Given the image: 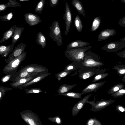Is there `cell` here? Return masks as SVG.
<instances>
[{
  "instance_id": "obj_46",
  "label": "cell",
  "mask_w": 125,
  "mask_h": 125,
  "mask_svg": "<svg viewBox=\"0 0 125 125\" xmlns=\"http://www.w3.org/2000/svg\"><path fill=\"white\" fill-rule=\"evenodd\" d=\"M116 54L120 57L125 58V50H124L123 51L118 52Z\"/></svg>"
},
{
  "instance_id": "obj_33",
  "label": "cell",
  "mask_w": 125,
  "mask_h": 125,
  "mask_svg": "<svg viewBox=\"0 0 125 125\" xmlns=\"http://www.w3.org/2000/svg\"><path fill=\"white\" fill-rule=\"evenodd\" d=\"M113 69L117 71L119 76H121L125 74V65H118L114 66Z\"/></svg>"
},
{
  "instance_id": "obj_28",
  "label": "cell",
  "mask_w": 125,
  "mask_h": 125,
  "mask_svg": "<svg viewBox=\"0 0 125 125\" xmlns=\"http://www.w3.org/2000/svg\"><path fill=\"white\" fill-rule=\"evenodd\" d=\"M83 94L82 92L78 93L72 91L61 94H58L56 95L64 96L67 97L73 98H80L82 99L81 96Z\"/></svg>"
},
{
  "instance_id": "obj_23",
  "label": "cell",
  "mask_w": 125,
  "mask_h": 125,
  "mask_svg": "<svg viewBox=\"0 0 125 125\" xmlns=\"http://www.w3.org/2000/svg\"><path fill=\"white\" fill-rule=\"evenodd\" d=\"M18 72V75L13 79L12 82L16 81L20 78L30 77L40 73L29 72L25 71H20L19 70Z\"/></svg>"
},
{
  "instance_id": "obj_41",
  "label": "cell",
  "mask_w": 125,
  "mask_h": 125,
  "mask_svg": "<svg viewBox=\"0 0 125 125\" xmlns=\"http://www.w3.org/2000/svg\"><path fill=\"white\" fill-rule=\"evenodd\" d=\"M25 91L27 94L36 93L42 92L40 89L38 88H31L30 89H26Z\"/></svg>"
},
{
  "instance_id": "obj_6",
  "label": "cell",
  "mask_w": 125,
  "mask_h": 125,
  "mask_svg": "<svg viewBox=\"0 0 125 125\" xmlns=\"http://www.w3.org/2000/svg\"><path fill=\"white\" fill-rule=\"evenodd\" d=\"M105 70L97 69L93 68L82 67L78 72L79 73L78 77L81 79L85 80L87 79L94 75L104 73Z\"/></svg>"
},
{
  "instance_id": "obj_12",
  "label": "cell",
  "mask_w": 125,
  "mask_h": 125,
  "mask_svg": "<svg viewBox=\"0 0 125 125\" xmlns=\"http://www.w3.org/2000/svg\"><path fill=\"white\" fill-rule=\"evenodd\" d=\"M51 73L48 72H44L29 81L26 83L17 87L18 88H23L32 85L40 81L51 74Z\"/></svg>"
},
{
  "instance_id": "obj_8",
  "label": "cell",
  "mask_w": 125,
  "mask_h": 125,
  "mask_svg": "<svg viewBox=\"0 0 125 125\" xmlns=\"http://www.w3.org/2000/svg\"><path fill=\"white\" fill-rule=\"evenodd\" d=\"M125 47V42L118 41L108 43L101 48L108 52H116Z\"/></svg>"
},
{
  "instance_id": "obj_34",
  "label": "cell",
  "mask_w": 125,
  "mask_h": 125,
  "mask_svg": "<svg viewBox=\"0 0 125 125\" xmlns=\"http://www.w3.org/2000/svg\"><path fill=\"white\" fill-rule=\"evenodd\" d=\"M45 2V0H40L35 7V11L40 13L42 11Z\"/></svg>"
},
{
  "instance_id": "obj_27",
  "label": "cell",
  "mask_w": 125,
  "mask_h": 125,
  "mask_svg": "<svg viewBox=\"0 0 125 125\" xmlns=\"http://www.w3.org/2000/svg\"><path fill=\"white\" fill-rule=\"evenodd\" d=\"M75 84L68 85L65 84L61 85L57 91L58 94H62L68 92L76 86Z\"/></svg>"
},
{
  "instance_id": "obj_5",
  "label": "cell",
  "mask_w": 125,
  "mask_h": 125,
  "mask_svg": "<svg viewBox=\"0 0 125 125\" xmlns=\"http://www.w3.org/2000/svg\"><path fill=\"white\" fill-rule=\"evenodd\" d=\"M96 95L94 96V100L92 101H89L88 100L86 101V103L90 104L92 107L90 110L94 112H98L110 105L115 101V100L111 99L107 100L101 99L100 100L96 102L95 98Z\"/></svg>"
},
{
  "instance_id": "obj_24",
  "label": "cell",
  "mask_w": 125,
  "mask_h": 125,
  "mask_svg": "<svg viewBox=\"0 0 125 125\" xmlns=\"http://www.w3.org/2000/svg\"><path fill=\"white\" fill-rule=\"evenodd\" d=\"M36 41L37 44L41 46L43 48H45L46 45V38L45 36L41 32L37 34Z\"/></svg>"
},
{
  "instance_id": "obj_50",
  "label": "cell",
  "mask_w": 125,
  "mask_h": 125,
  "mask_svg": "<svg viewBox=\"0 0 125 125\" xmlns=\"http://www.w3.org/2000/svg\"><path fill=\"white\" fill-rule=\"evenodd\" d=\"M121 1L123 3H125V0H121Z\"/></svg>"
},
{
  "instance_id": "obj_18",
  "label": "cell",
  "mask_w": 125,
  "mask_h": 125,
  "mask_svg": "<svg viewBox=\"0 0 125 125\" xmlns=\"http://www.w3.org/2000/svg\"><path fill=\"white\" fill-rule=\"evenodd\" d=\"M24 28L16 27L12 37V45L14 46L16 43L19 39Z\"/></svg>"
},
{
  "instance_id": "obj_21",
  "label": "cell",
  "mask_w": 125,
  "mask_h": 125,
  "mask_svg": "<svg viewBox=\"0 0 125 125\" xmlns=\"http://www.w3.org/2000/svg\"><path fill=\"white\" fill-rule=\"evenodd\" d=\"M8 2L6 4H0V12L6 10L8 7H20L21 5L15 0H8Z\"/></svg>"
},
{
  "instance_id": "obj_47",
  "label": "cell",
  "mask_w": 125,
  "mask_h": 125,
  "mask_svg": "<svg viewBox=\"0 0 125 125\" xmlns=\"http://www.w3.org/2000/svg\"><path fill=\"white\" fill-rule=\"evenodd\" d=\"M120 40L122 42H125V37H124L122 39H120Z\"/></svg>"
},
{
  "instance_id": "obj_39",
  "label": "cell",
  "mask_w": 125,
  "mask_h": 125,
  "mask_svg": "<svg viewBox=\"0 0 125 125\" xmlns=\"http://www.w3.org/2000/svg\"><path fill=\"white\" fill-rule=\"evenodd\" d=\"M12 89V88L0 86V101L5 94L6 92Z\"/></svg>"
},
{
  "instance_id": "obj_40",
  "label": "cell",
  "mask_w": 125,
  "mask_h": 125,
  "mask_svg": "<svg viewBox=\"0 0 125 125\" xmlns=\"http://www.w3.org/2000/svg\"><path fill=\"white\" fill-rule=\"evenodd\" d=\"M47 119L49 121L58 124H61L62 121L60 117L56 116L53 117H49Z\"/></svg>"
},
{
  "instance_id": "obj_13",
  "label": "cell",
  "mask_w": 125,
  "mask_h": 125,
  "mask_svg": "<svg viewBox=\"0 0 125 125\" xmlns=\"http://www.w3.org/2000/svg\"><path fill=\"white\" fill-rule=\"evenodd\" d=\"M92 94L87 95L78 102L71 109L72 115L73 116L76 115L79 112L85 104L86 102L90 97Z\"/></svg>"
},
{
  "instance_id": "obj_7",
  "label": "cell",
  "mask_w": 125,
  "mask_h": 125,
  "mask_svg": "<svg viewBox=\"0 0 125 125\" xmlns=\"http://www.w3.org/2000/svg\"><path fill=\"white\" fill-rule=\"evenodd\" d=\"M91 55L88 56L85 53L83 60L82 63V67L97 68L104 65L103 63L98 59V58H94Z\"/></svg>"
},
{
  "instance_id": "obj_19",
  "label": "cell",
  "mask_w": 125,
  "mask_h": 125,
  "mask_svg": "<svg viewBox=\"0 0 125 125\" xmlns=\"http://www.w3.org/2000/svg\"><path fill=\"white\" fill-rule=\"evenodd\" d=\"M89 45V43L80 40H76L68 44L67 49L83 47Z\"/></svg>"
},
{
  "instance_id": "obj_44",
  "label": "cell",
  "mask_w": 125,
  "mask_h": 125,
  "mask_svg": "<svg viewBox=\"0 0 125 125\" xmlns=\"http://www.w3.org/2000/svg\"><path fill=\"white\" fill-rule=\"evenodd\" d=\"M59 0H49L50 6L53 7L55 6L58 4Z\"/></svg>"
},
{
  "instance_id": "obj_35",
  "label": "cell",
  "mask_w": 125,
  "mask_h": 125,
  "mask_svg": "<svg viewBox=\"0 0 125 125\" xmlns=\"http://www.w3.org/2000/svg\"><path fill=\"white\" fill-rule=\"evenodd\" d=\"M71 72V71H63L55 74V75L58 80L59 81L62 78L70 74Z\"/></svg>"
},
{
  "instance_id": "obj_26",
  "label": "cell",
  "mask_w": 125,
  "mask_h": 125,
  "mask_svg": "<svg viewBox=\"0 0 125 125\" xmlns=\"http://www.w3.org/2000/svg\"><path fill=\"white\" fill-rule=\"evenodd\" d=\"M79 62H73L71 64L67 65L64 69L65 71H73L78 69H80L82 67V65L79 64Z\"/></svg>"
},
{
  "instance_id": "obj_16",
  "label": "cell",
  "mask_w": 125,
  "mask_h": 125,
  "mask_svg": "<svg viewBox=\"0 0 125 125\" xmlns=\"http://www.w3.org/2000/svg\"><path fill=\"white\" fill-rule=\"evenodd\" d=\"M106 82L105 81L90 84L84 88L81 92L84 94L91 92H96L103 86Z\"/></svg>"
},
{
  "instance_id": "obj_11",
  "label": "cell",
  "mask_w": 125,
  "mask_h": 125,
  "mask_svg": "<svg viewBox=\"0 0 125 125\" xmlns=\"http://www.w3.org/2000/svg\"><path fill=\"white\" fill-rule=\"evenodd\" d=\"M63 18L65 23V34L67 35L69 32L71 25L72 23V14L69 5L67 2L65 3V9Z\"/></svg>"
},
{
  "instance_id": "obj_36",
  "label": "cell",
  "mask_w": 125,
  "mask_h": 125,
  "mask_svg": "<svg viewBox=\"0 0 125 125\" xmlns=\"http://www.w3.org/2000/svg\"><path fill=\"white\" fill-rule=\"evenodd\" d=\"M85 124L87 125H102L100 121L95 117L89 118L87 120Z\"/></svg>"
},
{
  "instance_id": "obj_43",
  "label": "cell",
  "mask_w": 125,
  "mask_h": 125,
  "mask_svg": "<svg viewBox=\"0 0 125 125\" xmlns=\"http://www.w3.org/2000/svg\"><path fill=\"white\" fill-rule=\"evenodd\" d=\"M116 110L119 112H123L125 111V108L120 105H117L116 106Z\"/></svg>"
},
{
  "instance_id": "obj_9",
  "label": "cell",
  "mask_w": 125,
  "mask_h": 125,
  "mask_svg": "<svg viewBox=\"0 0 125 125\" xmlns=\"http://www.w3.org/2000/svg\"><path fill=\"white\" fill-rule=\"evenodd\" d=\"M20 71H25L29 72L40 73L48 72V70L46 67L37 64H31L22 68Z\"/></svg>"
},
{
  "instance_id": "obj_4",
  "label": "cell",
  "mask_w": 125,
  "mask_h": 125,
  "mask_svg": "<svg viewBox=\"0 0 125 125\" xmlns=\"http://www.w3.org/2000/svg\"><path fill=\"white\" fill-rule=\"evenodd\" d=\"M49 28V36L51 39L56 42L58 46L62 45L63 43L62 39L58 21H54Z\"/></svg>"
},
{
  "instance_id": "obj_25",
  "label": "cell",
  "mask_w": 125,
  "mask_h": 125,
  "mask_svg": "<svg viewBox=\"0 0 125 125\" xmlns=\"http://www.w3.org/2000/svg\"><path fill=\"white\" fill-rule=\"evenodd\" d=\"M16 27V25H15L14 26L11 27L4 32L3 34V37L0 41V43H1L9 39L12 36Z\"/></svg>"
},
{
  "instance_id": "obj_14",
  "label": "cell",
  "mask_w": 125,
  "mask_h": 125,
  "mask_svg": "<svg viewBox=\"0 0 125 125\" xmlns=\"http://www.w3.org/2000/svg\"><path fill=\"white\" fill-rule=\"evenodd\" d=\"M24 19L26 23L30 26L37 25L42 21L39 16L31 13H26Z\"/></svg>"
},
{
  "instance_id": "obj_30",
  "label": "cell",
  "mask_w": 125,
  "mask_h": 125,
  "mask_svg": "<svg viewBox=\"0 0 125 125\" xmlns=\"http://www.w3.org/2000/svg\"><path fill=\"white\" fill-rule=\"evenodd\" d=\"M101 22V19L99 17L95 18L93 20L91 28V31L93 32L99 27Z\"/></svg>"
},
{
  "instance_id": "obj_29",
  "label": "cell",
  "mask_w": 125,
  "mask_h": 125,
  "mask_svg": "<svg viewBox=\"0 0 125 125\" xmlns=\"http://www.w3.org/2000/svg\"><path fill=\"white\" fill-rule=\"evenodd\" d=\"M18 74V72L17 71L15 72L10 73L6 74L1 78V81L2 83H5L9 81H12Z\"/></svg>"
},
{
  "instance_id": "obj_38",
  "label": "cell",
  "mask_w": 125,
  "mask_h": 125,
  "mask_svg": "<svg viewBox=\"0 0 125 125\" xmlns=\"http://www.w3.org/2000/svg\"><path fill=\"white\" fill-rule=\"evenodd\" d=\"M125 95V88L124 87L112 94V96L114 98L124 96Z\"/></svg>"
},
{
  "instance_id": "obj_45",
  "label": "cell",
  "mask_w": 125,
  "mask_h": 125,
  "mask_svg": "<svg viewBox=\"0 0 125 125\" xmlns=\"http://www.w3.org/2000/svg\"><path fill=\"white\" fill-rule=\"evenodd\" d=\"M118 23L121 26L125 27V16H124L119 21Z\"/></svg>"
},
{
  "instance_id": "obj_10",
  "label": "cell",
  "mask_w": 125,
  "mask_h": 125,
  "mask_svg": "<svg viewBox=\"0 0 125 125\" xmlns=\"http://www.w3.org/2000/svg\"><path fill=\"white\" fill-rule=\"evenodd\" d=\"M26 45L21 42L16 46L14 49L11 52L5 62L8 63L13 59L20 55L24 52Z\"/></svg>"
},
{
  "instance_id": "obj_3",
  "label": "cell",
  "mask_w": 125,
  "mask_h": 125,
  "mask_svg": "<svg viewBox=\"0 0 125 125\" xmlns=\"http://www.w3.org/2000/svg\"><path fill=\"white\" fill-rule=\"evenodd\" d=\"M22 119L29 125H42L38 116L33 112L25 110L20 113Z\"/></svg>"
},
{
  "instance_id": "obj_49",
  "label": "cell",
  "mask_w": 125,
  "mask_h": 125,
  "mask_svg": "<svg viewBox=\"0 0 125 125\" xmlns=\"http://www.w3.org/2000/svg\"><path fill=\"white\" fill-rule=\"evenodd\" d=\"M20 1H29V0H19Z\"/></svg>"
},
{
  "instance_id": "obj_48",
  "label": "cell",
  "mask_w": 125,
  "mask_h": 125,
  "mask_svg": "<svg viewBox=\"0 0 125 125\" xmlns=\"http://www.w3.org/2000/svg\"><path fill=\"white\" fill-rule=\"evenodd\" d=\"M122 81L124 83L125 82V75H124L123 79H122Z\"/></svg>"
},
{
  "instance_id": "obj_17",
  "label": "cell",
  "mask_w": 125,
  "mask_h": 125,
  "mask_svg": "<svg viewBox=\"0 0 125 125\" xmlns=\"http://www.w3.org/2000/svg\"><path fill=\"white\" fill-rule=\"evenodd\" d=\"M42 73L30 77L20 78L16 81L12 82L10 84V85L14 88H17L18 87L23 85L31 80Z\"/></svg>"
},
{
  "instance_id": "obj_1",
  "label": "cell",
  "mask_w": 125,
  "mask_h": 125,
  "mask_svg": "<svg viewBox=\"0 0 125 125\" xmlns=\"http://www.w3.org/2000/svg\"><path fill=\"white\" fill-rule=\"evenodd\" d=\"M91 48V46H89L85 47L68 49L65 52L64 54L69 60L80 62L83 60L87 51Z\"/></svg>"
},
{
  "instance_id": "obj_22",
  "label": "cell",
  "mask_w": 125,
  "mask_h": 125,
  "mask_svg": "<svg viewBox=\"0 0 125 125\" xmlns=\"http://www.w3.org/2000/svg\"><path fill=\"white\" fill-rule=\"evenodd\" d=\"M72 4L76 9L79 14L85 17V11L83 5L79 0H72Z\"/></svg>"
},
{
  "instance_id": "obj_20",
  "label": "cell",
  "mask_w": 125,
  "mask_h": 125,
  "mask_svg": "<svg viewBox=\"0 0 125 125\" xmlns=\"http://www.w3.org/2000/svg\"><path fill=\"white\" fill-rule=\"evenodd\" d=\"M14 47L12 45L0 46V55L3 57H6L13 51Z\"/></svg>"
},
{
  "instance_id": "obj_37",
  "label": "cell",
  "mask_w": 125,
  "mask_h": 125,
  "mask_svg": "<svg viewBox=\"0 0 125 125\" xmlns=\"http://www.w3.org/2000/svg\"><path fill=\"white\" fill-rule=\"evenodd\" d=\"M109 74L104 73L96 74L95 76L94 79L92 81V82H96L104 78L107 76Z\"/></svg>"
},
{
  "instance_id": "obj_2",
  "label": "cell",
  "mask_w": 125,
  "mask_h": 125,
  "mask_svg": "<svg viewBox=\"0 0 125 125\" xmlns=\"http://www.w3.org/2000/svg\"><path fill=\"white\" fill-rule=\"evenodd\" d=\"M26 53L24 52L18 57L8 63L4 67L2 71L5 74L17 72L18 68L22 62L25 59Z\"/></svg>"
},
{
  "instance_id": "obj_31",
  "label": "cell",
  "mask_w": 125,
  "mask_h": 125,
  "mask_svg": "<svg viewBox=\"0 0 125 125\" xmlns=\"http://www.w3.org/2000/svg\"><path fill=\"white\" fill-rule=\"evenodd\" d=\"M74 23L77 31L79 32H81L83 26L82 21L78 15H77L75 18Z\"/></svg>"
},
{
  "instance_id": "obj_32",
  "label": "cell",
  "mask_w": 125,
  "mask_h": 125,
  "mask_svg": "<svg viewBox=\"0 0 125 125\" xmlns=\"http://www.w3.org/2000/svg\"><path fill=\"white\" fill-rule=\"evenodd\" d=\"M124 87V84L121 83L117 84L111 87L108 90V94H112L120 89Z\"/></svg>"
},
{
  "instance_id": "obj_15",
  "label": "cell",
  "mask_w": 125,
  "mask_h": 125,
  "mask_svg": "<svg viewBox=\"0 0 125 125\" xmlns=\"http://www.w3.org/2000/svg\"><path fill=\"white\" fill-rule=\"evenodd\" d=\"M116 32L115 30L108 29H105L102 31L98 36V41L105 40L110 36H114L116 34Z\"/></svg>"
},
{
  "instance_id": "obj_42",
  "label": "cell",
  "mask_w": 125,
  "mask_h": 125,
  "mask_svg": "<svg viewBox=\"0 0 125 125\" xmlns=\"http://www.w3.org/2000/svg\"><path fill=\"white\" fill-rule=\"evenodd\" d=\"M13 16L12 12L8 13L6 15L0 16V19L2 21H8L11 20Z\"/></svg>"
}]
</instances>
